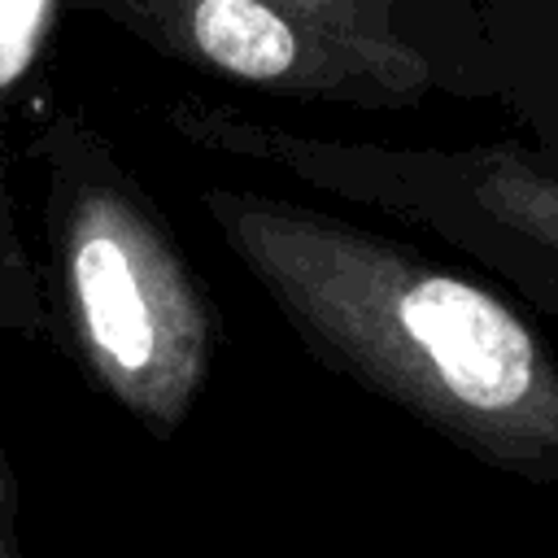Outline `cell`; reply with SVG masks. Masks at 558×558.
Here are the masks:
<instances>
[{"mask_svg": "<svg viewBox=\"0 0 558 558\" xmlns=\"http://www.w3.org/2000/svg\"><path fill=\"white\" fill-rule=\"evenodd\" d=\"M196 205L314 362L458 453L558 488V353L523 310L305 201L205 183Z\"/></svg>", "mask_w": 558, "mask_h": 558, "instance_id": "6da1fadb", "label": "cell"}, {"mask_svg": "<svg viewBox=\"0 0 558 558\" xmlns=\"http://www.w3.org/2000/svg\"><path fill=\"white\" fill-rule=\"evenodd\" d=\"M26 157L44 174V292L57 349L153 440H170L222 349L201 270L83 109L44 105Z\"/></svg>", "mask_w": 558, "mask_h": 558, "instance_id": "7a4b0ae2", "label": "cell"}, {"mask_svg": "<svg viewBox=\"0 0 558 558\" xmlns=\"http://www.w3.org/2000/svg\"><path fill=\"white\" fill-rule=\"evenodd\" d=\"M161 118L201 153L288 174L453 244L558 323V170L519 140L462 148L327 140L205 96H179Z\"/></svg>", "mask_w": 558, "mask_h": 558, "instance_id": "3957f363", "label": "cell"}, {"mask_svg": "<svg viewBox=\"0 0 558 558\" xmlns=\"http://www.w3.org/2000/svg\"><path fill=\"white\" fill-rule=\"evenodd\" d=\"M96 17L122 26L153 52L266 92L310 105L349 109H414L427 87L405 70L366 57L279 0H70Z\"/></svg>", "mask_w": 558, "mask_h": 558, "instance_id": "277c9868", "label": "cell"}, {"mask_svg": "<svg viewBox=\"0 0 558 558\" xmlns=\"http://www.w3.org/2000/svg\"><path fill=\"white\" fill-rule=\"evenodd\" d=\"M331 39L379 57L462 105L497 100V65L475 0H279Z\"/></svg>", "mask_w": 558, "mask_h": 558, "instance_id": "5b68a950", "label": "cell"}, {"mask_svg": "<svg viewBox=\"0 0 558 558\" xmlns=\"http://www.w3.org/2000/svg\"><path fill=\"white\" fill-rule=\"evenodd\" d=\"M61 0H0V336L57 349L44 270L22 240L13 196V122L31 74L52 48Z\"/></svg>", "mask_w": 558, "mask_h": 558, "instance_id": "8992f818", "label": "cell"}, {"mask_svg": "<svg viewBox=\"0 0 558 558\" xmlns=\"http://www.w3.org/2000/svg\"><path fill=\"white\" fill-rule=\"evenodd\" d=\"M475 4L497 65V105L514 118V140L558 170V0Z\"/></svg>", "mask_w": 558, "mask_h": 558, "instance_id": "52a82bcc", "label": "cell"}, {"mask_svg": "<svg viewBox=\"0 0 558 558\" xmlns=\"http://www.w3.org/2000/svg\"><path fill=\"white\" fill-rule=\"evenodd\" d=\"M0 558H26V545H22V484H17V466L9 462L4 445H0Z\"/></svg>", "mask_w": 558, "mask_h": 558, "instance_id": "ba28073f", "label": "cell"}]
</instances>
